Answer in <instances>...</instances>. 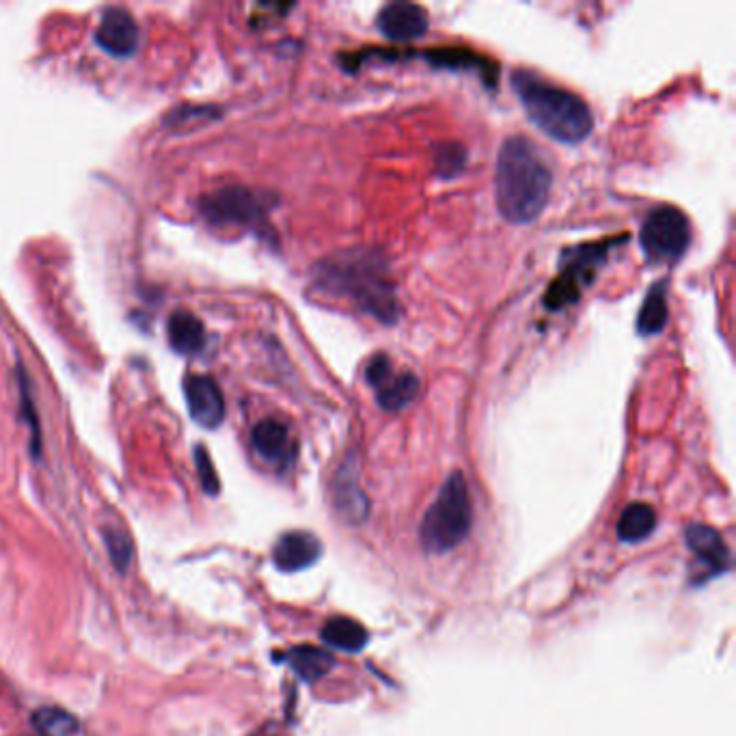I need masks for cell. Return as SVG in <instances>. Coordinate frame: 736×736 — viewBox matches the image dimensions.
Wrapping results in <instances>:
<instances>
[{
	"label": "cell",
	"instance_id": "obj_10",
	"mask_svg": "<svg viewBox=\"0 0 736 736\" xmlns=\"http://www.w3.org/2000/svg\"><path fill=\"white\" fill-rule=\"evenodd\" d=\"M96 41L112 57H128L139 46V27L128 11L112 7L102 16Z\"/></svg>",
	"mask_w": 736,
	"mask_h": 736
},
{
	"label": "cell",
	"instance_id": "obj_5",
	"mask_svg": "<svg viewBox=\"0 0 736 736\" xmlns=\"http://www.w3.org/2000/svg\"><path fill=\"white\" fill-rule=\"evenodd\" d=\"M692 242V225L683 210L674 206L655 208L639 229V247L650 263H674L683 258Z\"/></svg>",
	"mask_w": 736,
	"mask_h": 736
},
{
	"label": "cell",
	"instance_id": "obj_4",
	"mask_svg": "<svg viewBox=\"0 0 736 736\" xmlns=\"http://www.w3.org/2000/svg\"><path fill=\"white\" fill-rule=\"evenodd\" d=\"M474 520L471 495L463 474H451L439 497L421 520V545L430 553L456 549L469 534Z\"/></svg>",
	"mask_w": 736,
	"mask_h": 736
},
{
	"label": "cell",
	"instance_id": "obj_20",
	"mask_svg": "<svg viewBox=\"0 0 736 736\" xmlns=\"http://www.w3.org/2000/svg\"><path fill=\"white\" fill-rule=\"evenodd\" d=\"M33 724L41 736H74L78 733V722L74 715H70L63 708L46 706L39 708L33 715Z\"/></svg>",
	"mask_w": 736,
	"mask_h": 736
},
{
	"label": "cell",
	"instance_id": "obj_11",
	"mask_svg": "<svg viewBox=\"0 0 736 736\" xmlns=\"http://www.w3.org/2000/svg\"><path fill=\"white\" fill-rule=\"evenodd\" d=\"M685 536L689 549L694 551L699 566L704 568V577L724 575L726 570H730L733 555L728 551L719 531H715L708 525H692Z\"/></svg>",
	"mask_w": 736,
	"mask_h": 736
},
{
	"label": "cell",
	"instance_id": "obj_3",
	"mask_svg": "<svg viewBox=\"0 0 736 736\" xmlns=\"http://www.w3.org/2000/svg\"><path fill=\"white\" fill-rule=\"evenodd\" d=\"M513 87L529 121L553 141L575 146L588 139L594 117L577 93L525 70L513 74Z\"/></svg>",
	"mask_w": 736,
	"mask_h": 736
},
{
	"label": "cell",
	"instance_id": "obj_6",
	"mask_svg": "<svg viewBox=\"0 0 736 736\" xmlns=\"http://www.w3.org/2000/svg\"><path fill=\"white\" fill-rule=\"evenodd\" d=\"M616 245H620V242L600 240V242H589V245H581V247L566 251V258L561 261L564 270L549 286V290L545 295V305L553 311L573 305L581 295L584 286L594 279L596 268L607 259L609 251Z\"/></svg>",
	"mask_w": 736,
	"mask_h": 736
},
{
	"label": "cell",
	"instance_id": "obj_8",
	"mask_svg": "<svg viewBox=\"0 0 736 736\" xmlns=\"http://www.w3.org/2000/svg\"><path fill=\"white\" fill-rule=\"evenodd\" d=\"M186 405L190 417L203 428H217L225 419V398L215 378L195 374L185 382Z\"/></svg>",
	"mask_w": 736,
	"mask_h": 736
},
{
	"label": "cell",
	"instance_id": "obj_7",
	"mask_svg": "<svg viewBox=\"0 0 736 736\" xmlns=\"http://www.w3.org/2000/svg\"><path fill=\"white\" fill-rule=\"evenodd\" d=\"M203 215L212 222L256 227L263 221V206L247 188H225L206 199Z\"/></svg>",
	"mask_w": 736,
	"mask_h": 736
},
{
	"label": "cell",
	"instance_id": "obj_18",
	"mask_svg": "<svg viewBox=\"0 0 736 736\" xmlns=\"http://www.w3.org/2000/svg\"><path fill=\"white\" fill-rule=\"evenodd\" d=\"M657 527V515L648 504H630L626 508L620 523H618V536L625 543H641L646 540Z\"/></svg>",
	"mask_w": 736,
	"mask_h": 736
},
{
	"label": "cell",
	"instance_id": "obj_1",
	"mask_svg": "<svg viewBox=\"0 0 736 736\" xmlns=\"http://www.w3.org/2000/svg\"><path fill=\"white\" fill-rule=\"evenodd\" d=\"M553 173L540 151L523 137H510L497 156L495 201L513 225L534 222L549 203Z\"/></svg>",
	"mask_w": 736,
	"mask_h": 736
},
{
	"label": "cell",
	"instance_id": "obj_13",
	"mask_svg": "<svg viewBox=\"0 0 736 736\" xmlns=\"http://www.w3.org/2000/svg\"><path fill=\"white\" fill-rule=\"evenodd\" d=\"M253 447L266 463L288 465L295 456V442L288 426L279 419H263L253 428Z\"/></svg>",
	"mask_w": 736,
	"mask_h": 736
},
{
	"label": "cell",
	"instance_id": "obj_12",
	"mask_svg": "<svg viewBox=\"0 0 736 736\" xmlns=\"http://www.w3.org/2000/svg\"><path fill=\"white\" fill-rule=\"evenodd\" d=\"M322 555L320 540L309 531H290L279 538L275 545L272 559L279 570L298 573L314 566Z\"/></svg>",
	"mask_w": 736,
	"mask_h": 736
},
{
	"label": "cell",
	"instance_id": "obj_23",
	"mask_svg": "<svg viewBox=\"0 0 736 736\" xmlns=\"http://www.w3.org/2000/svg\"><path fill=\"white\" fill-rule=\"evenodd\" d=\"M195 458H197V469H199V476H201V484H203L206 493L208 495H217L219 488H221V484H219V476H217V469H215L210 456L206 454L203 447H197Z\"/></svg>",
	"mask_w": 736,
	"mask_h": 736
},
{
	"label": "cell",
	"instance_id": "obj_22",
	"mask_svg": "<svg viewBox=\"0 0 736 736\" xmlns=\"http://www.w3.org/2000/svg\"><path fill=\"white\" fill-rule=\"evenodd\" d=\"M465 160H467V151L463 146L458 143H445L439 148V153H437V165H439V173L442 178H449V176H458L465 167Z\"/></svg>",
	"mask_w": 736,
	"mask_h": 736
},
{
	"label": "cell",
	"instance_id": "obj_14",
	"mask_svg": "<svg viewBox=\"0 0 736 736\" xmlns=\"http://www.w3.org/2000/svg\"><path fill=\"white\" fill-rule=\"evenodd\" d=\"M167 332H169V341H171L173 350L180 355L199 352L206 344V329H203L201 320L188 311L173 314L169 318Z\"/></svg>",
	"mask_w": 736,
	"mask_h": 736
},
{
	"label": "cell",
	"instance_id": "obj_19",
	"mask_svg": "<svg viewBox=\"0 0 736 736\" xmlns=\"http://www.w3.org/2000/svg\"><path fill=\"white\" fill-rule=\"evenodd\" d=\"M667 325V296H665V284H657L648 290L646 300L637 316V332L641 337L659 335Z\"/></svg>",
	"mask_w": 736,
	"mask_h": 736
},
{
	"label": "cell",
	"instance_id": "obj_2",
	"mask_svg": "<svg viewBox=\"0 0 736 736\" xmlns=\"http://www.w3.org/2000/svg\"><path fill=\"white\" fill-rule=\"evenodd\" d=\"M318 284L332 295L350 298L359 309L385 325H394L400 316L394 284L385 263L374 258V253L352 251L327 259L318 268Z\"/></svg>",
	"mask_w": 736,
	"mask_h": 736
},
{
	"label": "cell",
	"instance_id": "obj_15",
	"mask_svg": "<svg viewBox=\"0 0 736 736\" xmlns=\"http://www.w3.org/2000/svg\"><path fill=\"white\" fill-rule=\"evenodd\" d=\"M419 394V378L415 374H391L380 387H376V400L382 410L398 412L410 405Z\"/></svg>",
	"mask_w": 736,
	"mask_h": 736
},
{
	"label": "cell",
	"instance_id": "obj_17",
	"mask_svg": "<svg viewBox=\"0 0 736 736\" xmlns=\"http://www.w3.org/2000/svg\"><path fill=\"white\" fill-rule=\"evenodd\" d=\"M288 663L292 665L296 674L305 683H316L322 676H327L335 665L331 653L325 648H314V646H296L288 653Z\"/></svg>",
	"mask_w": 736,
	"mask_h": 736
},
{
	"label": "cell",
	"instance_id": "obj_9",
	"mask_svg": "<svg viewBox=\"0 0 736 736\" xmlns=\"http://www.w3.org/2000/svg\"><path fill=\"white\" fill-rule=\"evenodd\" d=\"M376 24L391 41H410L428 31V13L412 2H389L380 9Z\"/></svg>",
	"mask_w": 736,
	"mask_h": 736
},
{
	"label": "cell",
	"instance_id": "obj_16",
	"mask_svg": "<svg viewBox=\"0 0 736 736\" xmlns=\"http://www.w3.org/2000/svg\"><path fill=\"white\" fill-rule=\"evenodd\" d=\"M322 639L327 646L341 653H359L366 648L368 630L350 618H332L322 628Z\"/></svg>",
	"mask_w": 736,
	"mask_h": 736
},
{
	"label": "cell",
	"instance_id": "obj_21",
	"mask_svg": "<svg viewBox=\"0 0 736 736\" xmlns=\"http://www.w3.org/2000/svg\"><path fill=\"white\" fill-rule=\"evenodd\" d=\"M105 540H107V549H109V555H111L112 564L117 566L119 573H126L128 566H130V559H132V543H130V538L123 531L109 527L105 531Z\"/></svg>",
	"mask_w": 736,
	"mask_h": 736
},
{
	"label": "cell",
	"instance_id": "obj_24",
	"mask_svg": "<svg viewBox=\"0 0 736 736\" xmlns=\"http://www.w3.org/2000/svg\"><path fill=\"white\" fill-rule=\"evenodd\" d=\"M394 374V368H391V361L387 355H374L371 361L368 364V369H366V378H368L369 387H380L389 376Z\"/></svg>",
	"mask_w": 736,
	"mask_h": 736
}]
</instances>
